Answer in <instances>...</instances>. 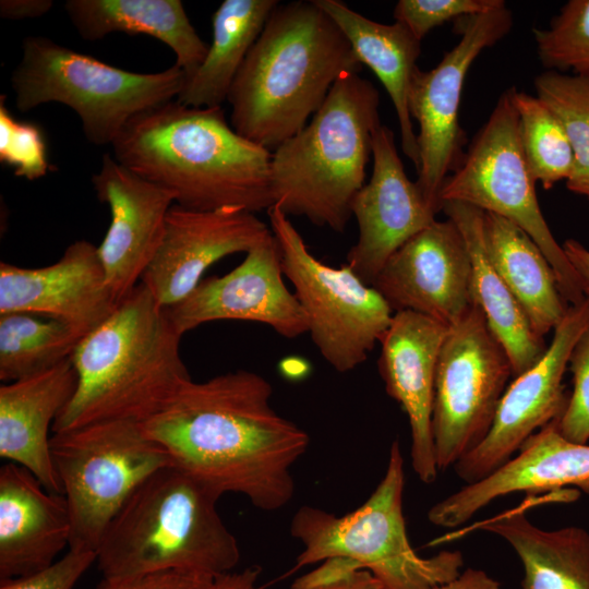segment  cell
Here are the masks:
<instances>
[{
    "label": "cell",
    "instance_id": "cell-1",
    "mask_svg": "<svg viewBox=\"0 0 589 589\" xmlns=\"http://www.w3.org/2000/svg\"><path fill=\"white\" fill-rule=\"evenodd\" d=\"M272 395L271 383L249 370L190 380L141 426L173 467L219 496L241 494L273 512L294 495L291 470L310 436L274 409Z\"/></svg>",
    "mask_w": 589,
    "mask_h": 589
},
{
    "label": "cell",
    "instance_id": "cell-2",
    "mask_svg": "<svg viewBox=\"0 0 589 589\" xmlns=\"http://www.w3.org/2000/svg\"><path fill=\"white\" fill-rule=\"evenodd\" d=\"M121 165L197 211H268L272 153L238 134L223 107L193 108L177 99L134 117L112 144Z\"/></svg>",
    "mask_w": 589,
    "mask_h": 589
},
{
    "label": "cell",
    "instance_id": "cell-3",
    "mask_svg": "<svg viewBox=\"0 0 589 589\" xmlns=\"http://www.w3.org/2000/svg\"><path fill=\"white\" fill-rule=\"evenodd\" d=\"M361 69L345 34L314 0L278 3L229 91L230 124L274 152L308 124L341 74Z\"/></svg>",
    "mask_w": 589,
    "mask_h": 589
},
{
    "label": "cell",
    "instance_id": "cell-4",
    "mask_svg": "<svg viewBox=\"0 0 589 589\" xmlns=\"http://www.w3.org/2000/svg\"><path fill=\"white\" fill-rule=\"evenodd\" d=\"M181 338L166 309L140 283L75 347L70 359L76 389L52 434L105 421H146L192 380Z\"/></svg>",
    "mask_w": 589,
    "mask_h": 589
},
{
    "label": "cell",
    "instance_id": "cell-5",
    "mask_svg": "<svg viewBox=\"0 0 589 589\" xmlns=\"http://www.w3.org/2000/svg\"><path fill=\"white\" fill-rule=\"evenodd\" d=\"M219 495L168 465L151 474L107 528L96 551L103 577L181 572L218 577L240 561Z\"/></svg>",
    "mask_w": 589,
    "mask_h": 589
},
{
    "label": "cell",
    "instance_id": "cell-6",
    "mask_svg": "<svg viewBox=\"0 0 589 589\" xmlns=\"http://www.w3.org/2000/svg\"><path fill=\"white\" fill-rule=\"evenodd\" d=\"M380 93L359 72L339 76L311 121L272 153L274 203L318 227L344 232L365 184Z\"/></svg>",
    "mask_w": 589,
    "mask_h": 589
},
{
    "label": "cell",
    "instance_id": "cell-7",
    "mask_svg": "<svg viewBox=\"0 0 589 589\" xmlns=\"http://www.w3.org/2000/svg\"><path fill=\"white\" fill-rule=\"evenodd\" d=\"M404 458L394 441L385 473L357 509L337 516L315 506H301L290 522L291 536L303 550L296 572L328 558H346L369 570L385 589H433L460 574V551L420 556L410 544L402 512Z\"/></svg>",
    "mask_w": 589,
    "mask_h": 589
},
{
    "label": "cell",
    "instance_id": "cell-8",
    "mask_svg": "<svg viewBox=\"0 0 589 589\" xmlns=\"http://www.w3.org/2000/svg\"><path fill=\"white\" fill-rule=\"evenodd\" d=\"M185 81L176 64L155 73L132 72L44 36L23 39L10 76L20 111L62 104L77 115L84 136L96 146H112L134 117L177 99Z\"/></svg>",
    "mask_w": 589,
    "mask_h": 589
},
{
    "label": "cell",
    "instance_id": "cell-9",
    "mask_svg": "<svg viewBox=\"0 0 589 589\" xmlns=\"http://www.w3.org/2000/svg\"><path fill=\"white\" fill-rule=\"evenodd\" d=\"M50 452L71 517L69 548L93 552L133 492L171 465L134 421H105L55 433Z\"/></svg>",
    "mask_w": 589,
    "mask_h": 589
},
{
    "label": "cell",
    "instance_id": "cell-10",
    "mask_svg": "<svg viewBox=\"0 0 589 589\" xmlns=\"http://www.w3.org/2000/svg\"><path fill=\"white\" fill-rule=\"evenodd\" d=\"M514 89L513 86L502 93L459 165L443 182L440 207L444 202H461L517 225L548 259L566 302L576 305L586 297L540 209L536 181L520 142Z\"/></svg>",
    "mask_w": 589,
    "mask_h": 589
},
{
    "label": "cell",
    "instance_id": "cell-11",
    "mask_svg": "<svg viewBox=\"0 0 589 589\" xmlns=\"http://www.w3.org/2000/svg\"><path fill=\"white\" fill-rule=\"evenodd\" d=\"M267 215L284 275L305 313L313 344L337 372L354 370L380 344L394 311L347 264L333 267L316 259L277 204Z\"/></svg>",
    "mask_w": 589,
    "mask_h": 589
},
{
    "label": "cell",
    "instance_id": "cell-12",
    "mask_svg": "<svg viewBox=\"0 0 589 589\" xmlns=\"http://www.w3.org/2000/svg\"><path fill=\"white\" fill-rule=\"evenodd\" d=\"M513 369L477 304L448 327L435 373L432 438L445 471L486 436Z\"/></svg>",
    "mask_w": 589,
    "mask_h": 589
},
{
    "label": "cell",
    "instance_id": "cell-13",
    "mask_svg": "<svg viewBox=\"0 0 589 589\" xmlns=\"http://www.w3.org/2000/svg\"><path fill=\"white\" fill-rule=\"evenodd\" d=\"M514 24L506 5L456 21L458 43L440 63L429 70L418 68L408 95L411 119L419 124L417 184L437 212L440 191L449 172L459 165L466 135L459 124V106L466 75L479 55L504 38Z\"/></svg>",
    "mask_w": 589,
    "mask_h": 589
},
{
    "label": "cell",
    "instance_id": "cell-14",
    "mask_svg": "<svg viewBox=\"0 0 589 589\" xmlns=\"http://www.w3.org/2000/svg\"><path fill=\"white\" fill-rule=\"evenodd\" d=\"M588 326L586 298L568 306L542 358L506 387L484 440L454 465L467 484L483 480L508 462L528 437L563 413L568 399L563 376L570 352Z\"/></svg>",
    "mask_w": 589,
    "mask_h": 589
},
{
    "label": "cell",
    "instance_id": "cell-15",
    "mask_svg": "<svg viewBox=\"0 0 589 589\" xmlns=\"http://www.w3.org/2000/svg\"><path fill=\"white\" fill-rule=\"evenodd\" d=\"M471 274L459 228L435 219L388 259L372 286L394 313L412 311L450 327L473 304Z\"/></svg>",
    "mask_w": 589,
    "mask_h": 589
},
{
    "label": "cell",
    "instance_id": "cell-16",
    "mask_svg": "<svg viewBox=\"0 0 589 589\" xmlns=\"http://www.w3.org/2000/svg\"><path fill=\"white\" fill-rule=\"evenodd\" d=\"M283 276L273 235L247 252L231 272L203 279L185 299L165 309L182 336L208 322L232 320L262 323L293 339L308 333V320Z\"/></svg>",
    "mask_w": 589,
    "mask_h": 589
},
{
    "label": "cell",
    "instance_id": "cell-17",
    "mask_svg": "<svg viewBox=\"0 0 589 589\" xmlns=\"http://www.w3.org/2000/svg\"><path fill=\"white\" fill-rule=\"evenodd\" d=\"M273 236L255 213L239 207L190 209L173 204L160 245L141 281L168 308L185 299L217 261L247 253Z\"/></svg>",
    "mask_w": 589,
    "mask_h": 589
},
{
    "label": "cell",
    "instance_id": "cell-18",
    "mask_svg": "<svg viewBox=\"0 0 589 589\" xmlns=\"http://www.w3.org/2000/svg\"><path fill=\"white\" fill-rule=\"evenodd\" d=\"M372 157V176L351 205L359 237L347 255V265L371 286L388 259L438 213L407 177L394 132L382 123L373 133Z\"/></svg>",
    "mask_w": 589,
    "mask_h": 589
},
{
    "label": "cell",
    "instance_id": "cell-19",
    "mask_svg": "<svg viewBox=\"0 0 589 589\" xmlns=\"http://www.w3.org/2000/svg\"><path fill=\"white\" fill-rule=\"evenodd\" d=\"M97 199L110 212L98 249L107 285L120 301L132 291L154 259L164 237L173 194L105 154L92 177Z\"/></svg>",
    "mask_w": 589,
    "mask_h": 589
},
{
    "label": "cell",
    "instance_id": "cell-20",
    "mask_svg": "<svg viewBox=\"0 0 589 589\" xmlns=\"http://www.w3.org/2000/svg\"><path fill=\"white\" fill-rule=\"evenodd\" d=\"M118 303L107 285L98 249L87 240L72 242L47 266L0 263V314L24 312L58 320L84 337Z\"/></svg>",
    "mask_w": 589,
    "mask_h": 589
},
{
    "label": "cell",
    "instance_id": "cell-21",
    "mask_svg": "<svg viewBox=\"0 0 589 589\" xmlns=\"http://www.w3.org/2000/svg\"><path fill=\"white\" fill-rule=\"evenodd\" d=\"M448 326L425 315L395 312L380 340L377 360L386 393L406 412L411 432V466L424 483L438 469L432 438V410L438 353Z\"/></svg>",
    "mask_w": 589,
    "mask_h": 589
},
{
    "label": "cell",
    "instance_id": "cell-22",
    "mask_svg": "<svg viewBox=\"0 0 589 589\" xmlns=\"http://www.w3.org/2000/svg\"><path fill=\"white\" fill-rule=\"evenodd\" d=\"M557 418L534 432L518 454L483 480L467 484L428 512L432 525L465 524L492 501L514 492H539L572 485L589 494V445L562 436Z\"/></svg>",
    "mask_w": 589,
    "mask_h": 589
},
{
    "label": "cell",
    "instance_id": "cell-23",
    "mask_svg": "<svg viewBox=\"0 0 589 589\" xmlns=\"http://www.w3.org/2000/svg\"><path fill=\"white\" fill-rule=\"evenodd\" d=\"M71 517L63 494L48 491L26 468H0V579L45 568L70 546Z\"/></svg>",
    "mask_w": 589,
    "mask_h": 589
},
{
    "label": "cell",
    "instance_id": "cell-24",
    "mask_svg": "<svg viewBox=\"0 0 589 589\" xmlns=\"http://www.w3.org/2000/svg\"><path fill=\"white\" fill-rule=\"evenodd\" d=\"M71 359L44 373L0 386V457L29 470L50 492L62 494L49 430L76 389Z\"/></svg>",
    "mask_w": 589,
    "mask_h": 589
},
{
    "label": "cell",
    "instance_id": "cell-25",
    "mask_svg": "<svg viewBox=\"0 0 589 589\" xmlns=\"http://www.w3.org/2000/svg\"><path fill=\"white\" fill-rule=\"evenodd\" d=\"M347 37L356 59L368 65L385 87L394 105L404 154L419 168L417 134L408 107L412 76L421 51L418 40L402 24H382L339 0H314Z\"/></svg>",
    "mask_w": 589,
    "mask_h": 589
},
{
    "label": "cell",
    "instance_id": "cell-26",
    "mask_svg": "<svg viewBox=\"0 0 589 589\" xmlns=\"http://www.w3.org/2000/svg\"><path fill=\"white\" fill-rule=\"evenodd\" d=\"M441 211L459 228L471 259L472 301L508 354L513 377L536 364L548 349L520 304L492 265L483 241V211L461 202H444Z\"/></svg>",
    "mask_w": 589,
    "mask_h": 589
},
{
    "label": "cell",
    "instance_id": "cell-27",
    "mask_svg": "<svg viewBox=\"0 0 589 589\" xmlns=\"http://www.w3.org/2000/svg\"><path fill=\"white\" fill-rule=\"evenodd\" d=\"M64 11L83 40L113 33L151 36L168 46L175 64L190 77L208 45L199 36L180 0H67Z\"/></svg>",
    "mask_w": 589,
    "mask_h": 589
},
{
    "label": "cell",
    "instance_id": "cell-28",
    "mask_svg": "<svg viewBox=\"0 0 589 589\" xmlns=\"http://www.w3.org/2000/svg\"><path fill=\"white\" fill-rule=\"evenodd\" d=\"M482 229L492 265L534 332L544 337L560 324L569 306L548 259L527 232L500 215L483 212Z\"/></svg>",
    "mask_w": 589,
    "mask_h": 589
},
{
    "label": "cell",
    "instance_id": "cell-29",
    "mask_svg": "<svg viewBox=\"0 0 589 589\" xmlns=\"http://www.w3.org/2000/svg\"><path fill=\"white\" fill-rule=\"evenodd\" d=\"M517 553L521 589H589V532L579 527L543 530L514 508L481 524Z\"/></svg>",
    "mask_w": 589,
    "mask_h": 589
},
{
    "label": "cell",
    "instance_id": "cell-30",
    "mask_svg": "<svg viewBox=\"0 0 589 589\" xmlns=\"http://www.w3.org/2000/svg\"><path fill=\"white\" fill-rule=\"evenodd\" d=\"M277 0H224L212 17V43L177 100L193 108H219Z\"/></svg>",
    "mask_w": 589,
    "mask_h": 589
},
{
    "label": "cell",
    "instance_id": "cell-31",
    "mask_svg": "<svg viewBox=\"0 0 589 589\" xmlns=\"http://www.w3.org/2000/svg\"><path fill=\"white\" fill-rule=\"evenodd\" d=\"M83 336L71 325L24 312L0 314V381L10 383L71 358Z\"/></svg>",
    "mask_w": 589,
    "mask_h": 589
},
{
    "label": "cell",
    "instance_id": "cell-32",
    "mask_svg": "<svg viewBox=\"0 0 589 589\" xmlns=\"http://www.w3.org/2000/svg\"><path fill=\"white\" fill-rule=\"evenodd\" d=\"M519 136L530 173L544 190L567 181L574 171V153L557 116L537 95L514 89Z\"/></svg>",
    "mask_w": 589,
    "mask_h": 589
},
{
    "label": "cell",
    "instance_id": "cell-33",
    "mask_svg": "<svg viewBox=\"0 0 589 589\" xmlns=\"http://www.w3.org/2000/svg\"><path fill=\"white\" fill-rule=\"evenodd\" d=\"M537 97L561 120L574 153L566 188L589 200V77L546 70L534 79Z\"/></svg>",
    "mask_w": 589,
    "mask_h": 589
},
{
    "label": "cell",
    "instance_id": "cell-34",
    "mask_svg": "<svg viewBox=\"0 0 589 589\" xmlns=\"http://www.w3.org/2000/svg\"><path fill=\"white\" fill-rule=\"evenodd\" d=\"M533 38L544 68L589 77V0L567 1Z\"/></svg>",
    "mask_w": 589,
    "mask_h": 589
},
{
    "label": "cell",
    "instance_id": "cell-35",
    "mask_svg": "<svg viewBox=\"0 0 589 589\" xmlns=\"http://www.w3.org/2000/svg\"><path fill=\"white\" fill-rule=\"evenodd\" d=\"M0 161L13 168L16 177L33 181L49 169L44 135L38 125L16 120L0 97Z\"/></svg>",
    "mask_w": 589,
    "mask_h": 589
},
{
    "label": "cell",
    "instance_id": "cell-36",
    "mask_svg": "<svg viewBox=\"0 0 589 589\" xmlns=\"http://www.w3.org/2000/svg\"><path fill=\"white\" fill-rule=\"evenodd\" d=\"M504 5L503 0H399L393 15L395 22L402 24L421 41L431 29L446 22Z\"/></svg>",
    "mask_w": 589,
    "mask_h": 589
},
{
    "label": "cell",
    "instance_id": "cell-37",
    "mask_svg": "<svg viewBox=\"0 0 589 589\" xmlns=\"http://www.w3.org/2000/svg\"><path fill=\"white\" fill-rule=\"evenodd\" d=\"M573 374V392L566 407L557 419L563 437L577 443L589 441V326L575 344L569 361Z\"/></svg>",
    "mask_w": 589,
    "mask_h": 589
},
{
    "label": "cell",
    "instance_id": "cell-38",
    "mask_svg": "<svg viewBox=\"0 0 589 589\" xmlns=\"http://www.w3.org/2000/svg\"><path fill=\"white\" fill-rule=\"evenodd\" d=\"M96 563V552L69 548L49 566L32 574L0 579V589H73Z\"/></svg>",
    "mask_w": 589,
    "mask_h": 589
},
{
    "label": "cell",
    "instance_id": "cell-39",
    "mask_svg": "<svg viewBox=\"0 0 589 589\" xmlns=\"http://www.w3.org/2000/svg\"><path fill=\"white\" fill-rule=\"evenodd\" d=\"M215 577L167 572L131 577H103L96 589H211Z\"/></svg>",
    "mask_w": 589,
    "mask_h": 589
},
{
    "label": "cell",
    "instance_id": "cell-40",
    "mask_svg": "<svg viewBox=\"0 0 589 589\" xmlns=\"http://www.w3.org/2000/svg\"><path fill=\"white\" fill-rule=\"evenodd\" d=\"M304 589H385V587L369 570L352 569Z\"/></svg>",
    "mask_w": 589,
    "mask_h": 589
},
{
    "label": "cell",
    "instance_id": "cell-41",
    "mask_svg": "<svg viewBox=\"0 0 589 589\" xmlns=\"http://www.w3.org/2000/svg\"><path fill=\"white\" fill-rule=\"evenodd\" d=\"M52 5L51 0H1L0 16L12 21L36 19L47 14Z\"/></svg>",
    "mask_w": 589,
    "mask_h": 589
},
{
    "label": "cell",
    "instance_id": "cell-42",
    "mask_svg": "<svg viewBox=\"0 0 589 589\" xmlns=\"http://www.w3.org/2000/svg\"><path fill=\"white\" fill-rule=\"evenodd\" d=\"M562 248L579 278L582 293L589 299V250L575 239L565 240Z\"/></svg>",
    "mask_w": 589,
    "mask_h": 589
},
{
    "label": "cell",
    "instance_id": "cell-43",
    "mask_svg": "<svg viewBox=\"0 0 589 589\" xmlns=\"http://www.w3.org/2000/svg\"><path fill=\"white\" fill-rule=\"evenodd\" d=\"M433 589H501V584L482 569L467 568L456 578Z\"/></svg>",
    "mask_w": 589,
    "mask_h": 589
},
{
    "label": "cell",
    "instance_id": "cell-44",
    "mask_svg": "<svg viewBox=\"0 0 589 589\" xmlns=\"http://www.w3.org/2000/svg\"><path fill=\"white\" fill-rule=\"evenodd\" d=\"M260 574L261 568L259 566H249L239 572H230L216 577L211 589H261L259 587Z\"/></svg>",
    "mask_w": 589,
    "mask_h": 589
}]
</instances>
